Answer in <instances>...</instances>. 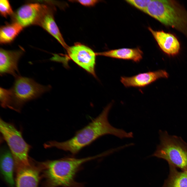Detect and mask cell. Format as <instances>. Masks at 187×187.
<instances>
[{
	"label": "cell",
	"instance_id": "8fae6325",
	"mask_svg": "<svg viewBox=\"0 0 187 187\" xmlns=\"http://www.w3.org/2000/svg\"><path fill=\"white\" fill-rule=\"evenodd\" d=\"M24 50H7L1 48L0 50V74L1 76L9 74L15 77L18 75V64L22 56Z\"/></svg>",
	"mask_w": 187,
	"mask_h": 187
},
{
	"label": "cell",
	"instance_id": "8992f818",
	"mask_svg": "<svg viewBox=\"0 0 187 187\" xmlns=\"http://www.w3.org/2000/svg\"><path fill=\"white\" fill-rule=\"evenodd\" d=\"M0 130L13 158L15 170L29 165L30 161L28 153L31 146L24 140L21 132L12 124L1 118Z\"/></svg>",
	"mask_w": 187,
	"mask_h": 187
},
{
	"label": "cell",
	"instance_id": "7a4b0ae2",
	"mask_svg": "<svg viewBox=\"0 0 187 187\" xmlns=\"http://www.w3.org/2000/svg\"><path fill=\"white\" fill-rule=\"evenodd\" d=\"M104 153L92 156L77 158L66 157L40 162L42 187H83L75 177L85 163L102 157Z\"/></svg>",
	"mask_w": 187,
	"mask_h": 187
},
{
	"label": "cell",
	"instance_id": "e0dca14e",
	"mask_svg": "<svg viewBox=\"0 0 187 187\" xmlns=\"http://www.w3.org/2000/svg\"><path fill=\"white\" fill-rule=\"evenodd\" d=\"M23 28L19 24L12 22L2 26L0 29V43L5 44L12 42Z\"/></svg>",
	"mask_w": 187,
	"mask_h": 187
},
{
	"label": "cell",
	"instance_id": "4fadbf2b",
	"mask_svg": "<svg viewBox=\"0 0 187 187\" xmlns=\"http://www.w3.org/2000/svg\"><path fill=\"white\" fill-rule=\"evenodd\" d=\"M148 29L163 52L171 56L178 54L180 48V44L174 35L163 31L155 30L150 27H148Z\"/></svg>",
	"mask_w": 187,
	"mask_h": 187
},
{
	"label": "cell",
	"instance_id": "30bf717a",
	"mask_svg": "<svg viewBox=\"0 0 187 187\" xmlns=\"http://www.w3.org/2000/svg\"><path fill=\"white\" fill-rule=\"evenodd\" d=\"M168 73L165 70H159L139 73L131 77H121L120 81L126 87L142 88L145 87L162 78H167Z\"/></svg>",
	"mask_w": 187,
	"mask_h": 187
},
{
	"label": "cell",
	"instance_id": "52a82bcc",
	"mask_svg": "<svg viewBox=\"0 0 187 187\" xmlns=\"http://www.w3.org/2000/svg\"><path fill=\"white\" fill-rule=\"evenodd\" d=\"M66 50V57L96 77L95 71L96 53L89 47L79 43L69 46Z\"/></svg>",
	"mask_w": 187,
	"mask_h": 187
},
{
	"label": "cell",
	"instance_id": "9a60e30c",
	"mask_svg": "<svg viewBox=\"0 0 187 187\" xmlns=\"http://www.w3.org/2000/svg\"><path fill=\"white\" fill-rule=\"evenodd\" d=\"M15 165L14 159L9 149L2 148L1 151V169L4 180L10 187H14L13 173Z\"/></svg>",
	"mask_w": 187,
	"mask_h": 187
},
{
	"label": "cell",
	"instance_id": "7c38bea8",
	"mask_svg": "<svg viewBox=\"0 0 187 187\" xmlns=\"http://www.w3.org/2000/svg\"><path fill=\"white\" fill-rule=\"evenodd\" d=\"M55 8L53 5L46 4L37 25L40 26L54 37L66 50L69 47L55 20Z\"/></svg>",
	"mask_w": 187,
	"mask_h": 187
},
{
	"label": "cell",
	"instance_id": "9c48e42d",
	"mask_svg": "<svg viewBox=\"0 0 187 187\" xmlns=\"http://www.w3.org/2000/svg\"><path fill=\"white\" fill-rule=\"evenodd\" d=\"M27 166L15 170L16 187H38L41 180V167L39 162L30 158Z\"/></svg>",
	"mask_w": 187,
	"mask_h": 187
},
{
	"label": "cell",
	"instance_id": "ffe728a7",
	"mask_svg": "<svg viewBox=\"0 0 187 187\" xmlns=\"http://www.w3.org/2000/svg\"><path fill=\"white\" fill-rule=\"evenodd\" d=\"M126 1L129 4L146 13L151 0H128Z\"/></svg>",
	"mask_w": 187,
	"mask_h": 187
},
{
	"label": "cell",
	"instance_id": "277c9868",
	"mask_svg": "<svg viewBox=\"0 0 187 187\" xmlns=\"http://www.w3.org/2000/svg\"><path fill=\"white\" fill-rule=\"evenodd\" d=\"M160 144L151 156L166 161L181 171L187 172V143L182 138L170 135L166 131H159Z\"/></svg>",
	"mask_w": 187,
	"mask_h": 187
},
{
	"label": "cell",
	"instance_id": "ac0fdd59",
	"mask_svg": "<svg viewBox=\"0 0 187 187\" xmlns=\"http://www.w3.org/2000/svg\"><path fill=\"white\" fill-rule=\"evenodd\" d=\"M0 12L1 15L5 18L12 15L14 12L9 1L0 0Z\"/></svg>",
	"mask_w": 187,
	"mask_h": 187
},
{
	"label": "cell",
	"instance_id": "6da1fadb",
	"mask_svg": "<svg viewBox=\"0 0 187 187\" xmlns=\"http://www.w3.org/2000/svg\"><path fill=\"white\" fill-rule=\"evenodd\" d=\"M112 105L111 103L108 105L98 116L77 131L70 139L62 142L49 141L44 144V148H56L75 155L83 148L105 135H111L121 139L132 138V132H128L122 129L115 128L109 123L108 116Z\"/></svg>",
	"mask_w": 187,
	"mask_h": 187
},
{
	"label": "cell",
	"instance_id": "ba28073f",
	"mask_svg": "<svg viewBox=\"0 0 187 187\" xmlns=\"http://www.w3.org/2000/svg\"><path fill=\"white\" fill-rule=\"evenodd\" d=\"M46 5L37 3L24 5L14 12L11 16L12 22L18 23L23 28L37 25Z\"/></svg>",
	"mask_w": 187,
	"mask_h": 187
},
{
	"label": "cell",
	"instance_id": "2e32d148",
	"mask_svg": "<svg viewBox=\"0 0 187 187\" xmlns=\"http://www.w3.org/2000/svg\"><path fill=\"white\" fill-rule=\"evenodd\" d=\"M169 165L168 175L162 187H187V172Z\"/></svg>",
	"mask_w": 187,
	"mask_h": 187
},
{
	"label": "cell",
	"instance_id": "5b68a950",
	"mask_svg": "<svg viewBox=\"0 0 187 187\" xmlns=\"http://www.w3.org/2000/svg\"><path fill=\"white\" fill-rule=\"evenodd\" d=\"M9 89L10 108L19 112L26 103L37 98L50 89L49 85H41L31 78L18 75Z\"/></svg>",
	"mask_w": 187,
	"mask_h": 187
},
{
	"label": "cell",
	"instance_id": "3957f363",
	"mask_svg": "<svg viewBox=\"0 0 187 187\" xmlns=\"http://www.w3.org/2000/svg\"><path fill=\"white\" fill-rule=\"evenodd\" d=\"M146 13L187 36V11L175 1L151 0Z\"/></svg>",
	"mask_w": 187,
	"mask_h": 187
},
{
	"label": "cell",
	"instance_id": "5bb4252c",
	"mask_svg": "<svg viewBox=\"0 0 187 187\" xmlns=\"http://www.w3.org/2000/svg\"><path fill=\"white\" fill-rule=\"evenodd\" d=\"M96 55L112 58L130 60L136 63L142 59L143 53L139 48H122L96 53Z\"/></svg>",
	"mask_w": 187,
	"mask_h": 187
},
{
	"label": "cell",
	"instance_id": "d6986e66",
	"mask_svg": "<svg viewBox=\"0 0 187 187\" xmlns=\"http://www.w3.org/2000/svg\"><path fill=\"white\" fill-rule=\"evenodd\" d=\"M0 101L1 106L4 108H10V96L9 89L0 87Z\"/></svg>",
	"mask_w": 187,
	"mask_h": 187
},
{
	"label": "cell",
	"instance_id": "44dd1931",
	"mask_svg": "<svg viewBox=\"0 0 187 187\" xmlns=\"http://www.w3.org/2000/svg\"><path fill=\"white\" fill-rule=\"evenodd\" d=\"M78 3L83 6L86 7H91L95 6L99 1L97 0H79L72 1Z\"/></svg>",
	"mask_w": 187,
	"mask_h": 187
}]
</instances>
